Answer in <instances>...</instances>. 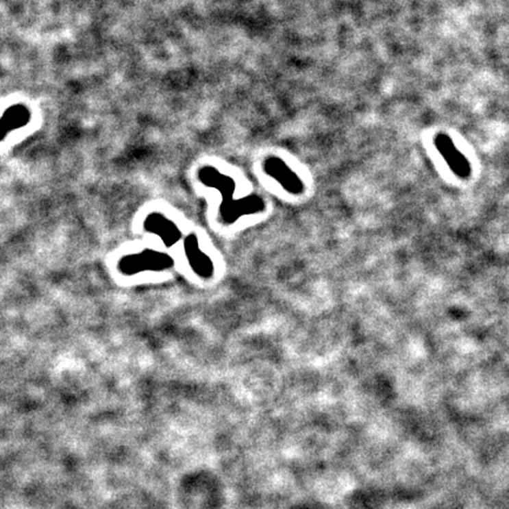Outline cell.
I'll return each instance as SVG.
<instances>
[{
	"instance_id": "obj_3",
	"label": "cell",
	"mask_w": 509,
	"mask_h": 509,
	"mask_svg": "<svg viewBox=\"0 0 509 509\" xmlns=\"http://www.w3.org/2000/svg\"><path fill=\"white\" fill-rule=\"evenodd\" d=\"M183 250L191 270L198 277L210 280L215 275V263L208 253L203 251L198 236L190 232L183 240Z\"/></svg>"
},
{
	"instance_id": "obj_6",
	"label": "cell",
	"mask_w": 509,
	"mask_h": 509,
	"mask_svg": "<svg viewBox=\"0 0 509 509\" xmlns=\"http://www.w3.org/2000/svg\"><path fill=\"white\" fill-rule=\"evenodd\" d=\"M434 142L440 155L446 160L447 164L456 176L466 178L471 175V165L468 163L467 158L455 147L454 142L449 136L440 134L435 137Z\"/></svg>"
},
{
	"instance_id": "obj_4",
	"label": "cell",
	"mask_w": 509,
	"mask_h": 509,
	"mask_svg": "<svg viewBox=\"0 0 509 509\" xmlns=\"http://www.w3.org/2000/svg\"><path fill=\"white\" fill-rule=\"evenodd\" d=\"M143 229L149 234H153L160 237L165 247L171 248L182 240L181 227H178L173 219H169L164 214L153 211L145 217Z\"/></svg>"
},
{
	"instance_id": "obj_1",
	"label": "cell",
	"mask_w": 509,
	"mask_h": 509,
	"mask_svg": "<svg viewBox=\"0 0 509 509\" xmlns=\"http://www.w3.org/2000/svg\"><path fill=\"white\" fill-rule=\"evenodd\" d=\"M197 178L202 186L219 191L222 198L219 206V217L227 225L235 223L242 216L253 215L264 210V202L258 196L251 195L248 197L235 199V179L221 173L216 166L204 165L198 169Z\"/></svg>"
},
{
	"instance_id": "obj_7",
	"label": "cell",
	"mask_w": 509,
	"mask_h": 509,
	"mask_svg": "<svg viewBox=\"0 0 509 509\" xmlns=\"http://www.w3.org/2000/svg\"><path fill=\"white\" fill-rule=\"evenodd\" d=\"M29 118L31 114L25 106H11L6 110L1 117V140H5L10 132L29 124Z\"/></svg>"
},
{
	"instance_id": "obj_2",
	"label": "cell",
	"mask_w": 509,
	"mask_h": 509,
	"mask_svg": "<svg viewBox=\"0 0 509 509\" xmlns=\"http://www.w3.org/2000/svg\"><path fill=\"white\" fill-rule=\"evenodd\" d=\"M173 265L175 260L171 255L155 249H143L121 257L117 262V269L124 276H136L147 271H165L171 269Z\"/></svg>"
},
{
	"instance_id": "obj_5",
	"label": "cell",
	"mask_w": 509,
	"mask_h": 509,
	"mask_svg": "<svg viewBox=\"0 0 509 509\" xmlns=\"http://www.w3.org/2000/svg\"><path fill=\"white\" fill-rule=\"evenodd\" d=\"M263 170L268 176L277 182L278 184L288 193L294 195L303 193V183L281 158L278 157L266 158L263 163Z\"/></svg>"
}]
</instances>
